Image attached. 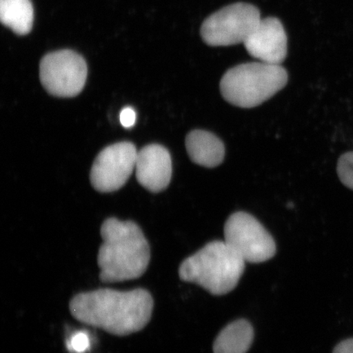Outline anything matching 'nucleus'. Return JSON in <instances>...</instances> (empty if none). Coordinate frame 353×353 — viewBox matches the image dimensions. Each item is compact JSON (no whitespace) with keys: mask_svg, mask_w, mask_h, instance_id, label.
I'll use <instances>...</instances> for the list:
<instances>
[{"mask_svg":"<svg viewBox=\"0 0 353 353\" xmlns=\"http://www.w3.org/2000/svg\"><path fill=\"white\" fill-rule=\"evenodd\" d=\"M69 308L70 314L81 323L123 337L148 325L154 299L145 289H99L77 294L70 300Z\"/></svg>","mask_w":353,"mask_h":353,"instance_id":"f257e3e1","label":"nucleus"},{"mask_svg":"<svg viewBox=\"0 0 353 353\" xmlns=\"http://www.w3.org/2000/svg\"><path fill=\"white\" fill-rule=\"evenodd\" d=\"M101 236L98 265L101 282L117 283L144 275L151 261V247L138 224L109 218L101 225Z\"/></svg>","mask_w":353,"mask_h":353,"instance_id":"f03ea898","label":"nucleus"},{"mask_svg":"<svg viewBox=\"0 0 353 353\" xmlns=\"http://www.w3.org/2000/svg\"><path fill=\"white\" fill-rule=\"evenodd\" d=\"M245 262L226 242L208 243L181 263L180 279L203 287L214 295L236 288L244 273Z\"/></svg>","mask_w":353,"mask_h":353,"instance_id":"7ed1b4c3","label":"nucleus"},{"mask_svg":"<svg viewBox=\"0 0 353 353\" xmlns=\"http://www.w3.org/2000/svg\"><path fill=\"white\" fill-rule=\"evenodd\" d=\"M288 74L281 65L248 63L234 66L220 82L221 94L236 107L253 108L282 90Z\"/></svg>","mask_w":353,"mask_h":353,"instance_id":"20e7f679","label":"nucleus"},{"mask_svg":"<svg viewBox=\"0 0 353 353\" xmlns=\"http://www.w3.org/2000/svg\"><path fill=\"white\" fill-rule=\"evenodd\" d=\"M257 7L246 3L231 4L203 22L201 34L210 46L244 43L261 20Z\"/></svg>","mask_w":353,"mask_h":353,"instance_id":"39448f33","label":"nucleus"},{"mask_svg":"<svg viewBox=\"0 0 353 353\" xmlns=\"http://www.w3.org/2000/svg\"><path fill=\"white\" fill-rule=\"evenodd\" d=\"M225 242L244 260L260 263L274 257V239L258 219L245 212H236L224 226Z\"/></svg>","mask_w":353,"mask_h":353,"instance_id":"423d86ee","label":"nucleus"},{"mask_svg":"<svg viewBox=\"0 0 353 353\" xmlns=\"http://www.w3.org/2000/svg\"><path fill=\"white\" fill-rule=\"evenodd\" d=\"M87 76L85 60L72 50L50 52L39 64V78L44 90L59 98H73L81 94Z\"/></svg>","mask_w":353,"mask_h":353,"instance_id":"0eeeda50","label":"nucleus"},{"mask_svg":"<svg viewBox=\"0 0 353 353\" xmlns=\"http://www.w3.org/2000/svg\"><path fill=\"white\" fill-rule=\"evenodd\" d=\"M138 152L130 142L114 143L103 149L92 167V186L103 193L121 188L135 169Z\"/></svg>","mask_w":353,"mask_h":353,"instance_id":"6e6552de","label":"nucleus"},{"mask_svg":"<svg viewBox=\"0 0 353 353\" xmlns=\"http://www.w3.org/2000/svg\"><path fill=\"white\" fill-rule=\"evenodd\" d=\"M244 46L248 54L259 61L281 65L287 56V35L283 25L276 17L260 20Z\"/></svg>","mask_w":353,"mask_h":353,"instance_id":"1a4fd4ad","label":"nucleus"},{"mask_svg":"<svg viewBox=\"0 0 353 353\" xmlns=\"http://www.w3.org/2000/svg\"><path fill=\"white\" fill-rule=\"evenodd\" d=\"M136 178L148 191L157 193L169 186L172 176V159L163 145H145L138 152Z\"/></svg>","mask_w":353,"mask_h":353,"instance_id":"9d476101","label":"nucleus"},{"mask_svg":"<svg viewBox=\"0 0 353 353\" xmlns=\"http://www.w3.org/2000/svg\"><path fill=\"white\" fill-rule=\"evenodd\" d=\"M185 143L190 159L198 165L215 168L224 160V144L210 132L193 130L188 134Z\"/></svg>","mask_w":353,"mask_h":353,"instance_id":"9b49d317","label":"nucleus"},{"mask_svg":"<svg viewBox=\"0 0 353 353\" xmlns=\"http://www.w3.org/2000/svg\"><path fill=\"white\" fill-rule=\"evenodd\" d=\"M252 325L246 320H237L228 325L214 343V353H246L254 341Z\"/></svg>","mask_w":353,"mask_h":353,"instance_id":"f8f14e48","label":"nucleus"},{"mask_svg":"<svg viewBox=\"0 0 353 353\" xmlns=\"http://www.w3.org/2000/svg\"><path fill=\"white\" fill-rule=\"evenodd\" d=\"M0 20L2 24L19 35L32 30L34 8L30 0H0Z\"/></svg>","mask_w":353,"mask_h":353,"instance_id":"ddd939ff","label":"nucleus"},{"mask_svg":"<svg viewBox=\"0 0 353 353\" xmlns=\"http://www.w3.org/2000/svg\"><path fill=\"white\" fill-rule=\"evenodd\" d=\"M337 172L343 185L353 190V152L343 154L339 158Z\"/></svg>","mask_w":353,"mask_h":353,"instance_id":"4468645a","label":"nucleus"},{"mask_svg":"<svg viewBox=\"0 0 353 353\" xmlns=\"http://www.w3.org/2000/svg\"><path fill=\"white\" fill-rule=\"evenodd\" d=\"M88 346H90V339H88L87 334L79 332L74 334L70 339L68 347L70 351L82 353L87 350Z\"/></svg>","mask_w":353,"mask_h":353,"instance_id":"2eb2a0df","label":"nucleus"},{"mask_svg":"<svg viewBox=\"0 0 353 353\" xmlns=\"http://www.w3.org/2000/svg\"><path fill=\"white\" fill-rule=\"evenodd\" d=\"M120 121L121 125L127 128V129L134 126L136 122V113L134 110L131 108L123 109L120 114Z\"/></svg>","mask_w":353,"mask_h":353,"instance_id":"dca6fc26","label":"nucleus"},{"mask_svg":"<svg viewBox=\"0 0 353 353\" xmlns=\"http://www.w3.org/2000/svg\"><path fill=\"white\" fill-rule=\"evenodd\" d=\"M333 353H353V339H347L339 343Z\"/></svg>","mask_w":353,"mask_h":353,"instance_id":"f3484780","label":"nucleus"}]
</instances>
